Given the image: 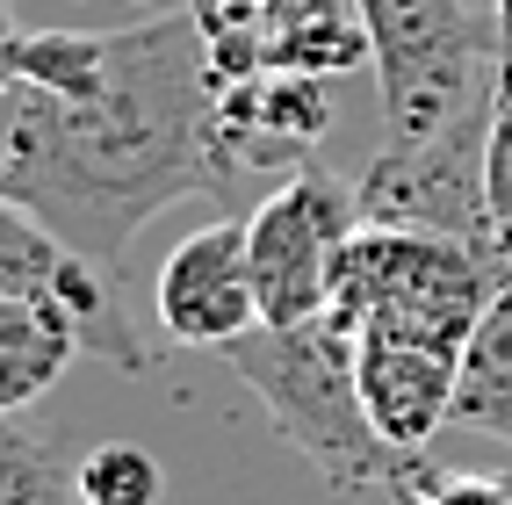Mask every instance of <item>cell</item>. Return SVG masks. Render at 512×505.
Instances as JSON below:
<instances>
[{
    "mask_svg": "<svg viewBox=\"0 0 512 505\" xmlns=\"http://www.w3.org/2000/svg\"><path fill=\"white\" fill-rule=\"evenodd\" d=\"M0 195H8V152H0Z\"/></svg>",
    "mask_w": 512,
    "mask_h": 505,
    "instance_id": "cell-21",
    "label": "cell"
},
{
    "mask_svg": "<svg viewBox=\"0 0 512 505\" xmlns=\"http://www.w3.org/2000/svg\"><path fill=\"white\" fill-rule=\"evenodd\" d=\"M354 231H361V202H354V188H339L332 174L296 166V174H282L275 195H260V210L246 217L260 325L325 318L332 311L339 253H347Z\"/></svg>",
    "mask_w": 512,
    "mask_h": 505,
    "instance_id": "cell-6",
    "label": "cell"
},
{
    "mask_svg": "<svg viewBox=\"0 0 512 505\" xmlns=\"http://www.w3.org/2000/svg\"><path fill=\"white\" fill-rule=\"evenodd\" d=\"M260 73H303V80H347L368 65V22L354 0H267L253 15Z\"/></svg>",
    "mask_w": 512,
    "mask_h": 505,
    "instance_id": "cell-11",
    "label": "cell"
},
{
    "mask_svg": "<svg viewBox=\"0 0 512 505\" xmlns=\"http://www.w3.org/2000/svg\"><path fill=\"white\" fill-rule=\"evenodd\" d=\"M484 8H491V0H484Z\"/></svg>",
    "mask_w": 512,
    "mask_h": 505,
    "instance_id": "cell-22",
    "label": "cell"
},
{
    "mask_svg": "<svg viewBox=\"0 0 512 505\" xmlns=\"http://www.w3.org/2000/svg\"><path fill=\"white\" fill-rule=\"evenodd\" d=\"M0 296H37V303H58L65 318L80 325V347L101 354L116 376H145L152 354L145 340L130 332L123 318V289L101 260H87L80 246H65L58 231L22 210L15 195H0Z\"/></svg>",
    "mask_w": 512,
    "mask_h": 505,
    "instance_id": "cell-7",
    "label": "cell"
},
{
    "mask_svg": "<svg viewBox=\"0 0 512 505\" xmlns=\"http://www.w3.org/2000/svg\"><path fill=\"white\" fill-rule=\"evenodd\" d=\"M484 152H491V94L462 109L455 123H440L419 145H383L361 181V224H390V231H433V239H462V246H491V195H484Z\"/></svg>",
    "mask_w": 512,
    "mask_h": 505,
    "instance_id": "cell-5",
    "label": "cell"
},
{
    "mask_svg": "<svg viewBox=\"0 0 512 505\" xmlns=\"http://www.w3.org/2000/svg\"><path fill=\"white\" fill-rule=\"evenodd\" d=\"M152 318L174 347L224 354L231 340H246L260 325V289H253V253H246V224H202L166 253L159 282H152Z\"/></svg>",
    "mask_w": 512,
    "mask_h": 505,
    "instance_id": "cell-8",
    "label": "cell"
},
{
    "mask_svg": "<svg viewBox=\"0 0 512 505\" xmlns=\"http://www.w3.org/2000/svg\"><path fill=\"white\" fill-rule=\"evenodd\" d=\"M130 8H145V15H159V8H181V0H130Z\"/></svg>",
    "mask_w": 512,
    "mask_h": 505,
    "instance_id": "cell-20",
    "label": "cell"
},
{
    "mask_svg": "<svg viewBox=\"0 0 512 505\" xmlns=\"http://www.w3.org/2000/svg\"><path fill=\"white\" fill-rule=\"evenodd\" d=\"M390 145H419L491 94L498 22L484 0H354Z\"/></svg>",
    "mask_w": 512,
    "mask_h": 505,
    "instance_id": "cell-4",
    "label": "cell"
},
{
    "mask_svg": "<svg viewBox=\"0 0 512 505\" xmlns=\"http://www.w3.org/2000/svg\"><path fill=\"white\" fill-rule=\"evenodd\" d=\"M484 195H491V246L512 275V58H498L491 80V152H484Z\"/></svg>",
    "mask_w": 512,
    "mask_h": 505,
    "instance_id": "cell-16",
    "label": "cell"
},
{
    "mask_svg": "<svg viewBox=\"0 0 512 505\" xmlns=\"http://www.w3.org/2000/svg\"><path fill=\"white\" fill-rule=\"evenodd\" d=\"M0 505H80V469H65V455L37 441L22 412H0Z\"/></svg>",
    "mask_w": 512,
    "mask_h": 505,
    "instance_id": "cell-14",
    "label": "cell"
},
{
    "mask_svg": "<svg viewBox=\"0 0 512 505\" xmlns=\"http://www.w3.org/2000/svg\"><path fill=\"white\" fill-rule=\"evenodd\" d=\"M412 505H512V477H469V469H433V484Z\"/></svg>",
    "mask_w": 512,
    "mask_h": 505,
    "instance_id": "cell-17",
    "label": "cell"
},
{
    "mask_svg": "<svg viewBox=\"0 0 512 505\" xmlns=\"http://www.w3.org/2000/svg\"><path fill=\"white\" fill-rule=\"evenodd\" d=\"M15 37H22V22H15L8 0H0V94H8V80H15Z\"/></svg>",
    "mask_w": 512,
    "mask_h": 505,
    "instance_id": "cell-18",
    "label": "cell"
},
{
    "mask_svg": "<svg viewBox=\"0 0 512 505\" xmlns=\"http://www.w3.org/2000/svg\"><path fill=\"white\" fill-rule=\"evenodd\" d=\"M166 498V469L138 441H101L80 462V505H159Z\"/></svg>",
    "mask_w": 512,
    "mask_h": 505,
    "instance_id": "cell-15",
    "label": "cell"
},
{
    "mask_svg": "<svg viewBox=\"0 0 512 505\" xmlns=\"http://www.w3.org/2000/svg\"><path fill=\"white\" fill-rule=\"evenodd\" d=\"M0 152L22 210L116 275L159 210L238 181L217 145V80L195 8L181 0L138 29H116L109 80L87 101H58L15 73L0 94Z\"/></svg>",
    "mask_w": 512,
    "mask_h": 505,
    "instance_id": "cell-1",
    "label": "cell"
},
{
    "mask_svg": "<svg viewBox=\"0 0 512 505\" xmlns=\"http://www.w3.org/2000/svg\"><path fill=\"white\" fill-rule=\"evenodd\" d=\"M224 361L238 368L260 404L267 426L318 469V484L354 498V491H397L412 505L433 469L426 455H397L383 433L368 426V404L354 383V332L339 318H303V325H253L246 340H231Z\"/></svg>",
    "mask_w": 512,
    "mask_h": 505,
    "instance_id": "cell-2",
    "label": "cell"
},
{
    "mask_svg": "<svg viewBox=\"0 0 512 505\" xmlns=\"http://www.w3.org/2000/svg\"><path fill=\"white\" fill-rule=\"evenodd\" d=\"M188 8H210V15H260L267 0H188Z\"/></svg>",
    "mask_w": 512,
    "mask_h": 505,
    "instance_id": "cell-19",
    "label": "cell"
},
{
    "mask_svg": "<svg viewBox=\"0 0 512 505\" xmlns=\"http://www.w3.org/2000/svg\"><path fill=\"white\" fill-rule=\"evenodd\" d=\"M332 123H339L332 80L253 73L217 87V145L231 174H296L332 138Z\"/></svg>",
    "mask_w": 512,
    "mask_h": 505,
    "instance_id": "cell-9",
    "label": "cell"
},
{
    "mask_svg": "<svg viewBox=\"0 0 512 505\" xmlns=\"http://www.w3.org/2000/svg\"><path fill=\"white\" fill-rule=\"evenodd\" d=\"M80 325L37 296H0V412H29L37 397L58 390V376L73 368Z\"/></svg>",
    "mask_w": 512,
    "mask_h": 505,
    "instance_id": "cell-12",
    "label": "cell"
},
{
    "mask_svg": "<svg viewBox=\"0 0 512 505\" xmlns=\"http://www.w3.org/2000/svg\"><path fill=\"white\" fill-rule=\"evenodd\" d=\"M354 383L368 404V426L397 455H426L440 426H455V390H462V354L426 347V340H390L361 332L354 340Z\"/></svg>",
    "mask_w": 512,
    "mask_h": 505,
    "instance_id": "cell-10",
    "label": "cell"
},
{
    "mask_svg": "<svg viewBox=\"0 0 512 505\" xmlns=\"http://www.w3.org/2000/svg\"><path fill=\"white\" fill-rule=\"evenodd\" d=\"M455 426L512 441V282L484 311V325L462 347V390H455Z\"/></svg>",
    "mask_w": 512,
    "mask_h": 505,
    "instance_id": "cell-13",
    "label": "cell"
},
{
    "mask_svg": "<svg viewBox=\"0 0 512 505\" xmlns=\"http://www.w3.org/2000/svg\"><path fill=\"white\" fill-rule=\"evenodd\" d=\"M505 260L462 239H433V231H390L361 224L332 275V311L361 340V332H390V340H426L462 354L469 332L505 289Z\"/></svg>",
    "mask_w": 512,
    "mask_h": 505,
    "instance_id": "cell-3",
    "label": "cell"
}]
</instances>
